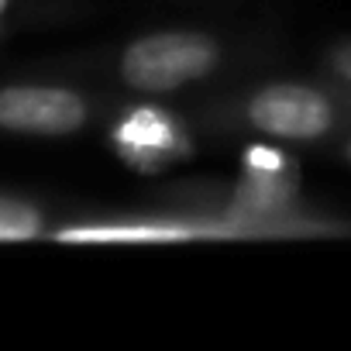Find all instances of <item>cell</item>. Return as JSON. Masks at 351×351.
Returning <instances> with one entry per match:
<instances>
[{"instance_id": "6da1fadb", "label": "cell", "mask_w": 351, "mask_h": 351, "mask_svg": "<svg viewBox=\"0 0 351 351\" xmlns=\"http://www.w3.org/2000/svg\"><path fill=\"white\" fill-rule=\"evenodd\" d=\"M341 93L320 83L272 80L228 104V124L248 128L272 141H324L341 128Z\"/></svg>"}, {"instance_id": "7a4b0ae2", "label": "cell", "mask_w": 351, "mask_h": 351, "mask_svg": "<svg viewBox=\"0 0 351 351\" xmlns=\"http://www.w3.org/2000/svg\"><path fill=\"white\" fill-rule=\"evenodd\" d=\"M224 62V45L204 32H152L124 45L117 76L138 93H176L207 80Z\"/></svg>"}, {"instance_id": "3957f363", "label": "cell", "mask_w": 351, "mask_h": 351, "mask_svg": "<svg viewBox=\"0 0 351 351\" xmlns=\"http://www.w3.org/2000/svg\"><path fill=\"white\" fill-rule=\"evenodd\" d=\"M107 145L131 172L141 176H158L197 155V138L183 114L152 100L124 104L107 124Z\"/></svg>"}, {"instance_id": "277c9868", "label": "cell", "mask_w": 351, "mask_h": 351, "mask_svg": "<svg viewBox=\"0 0 351 351\" xmlns=\"http://www.w3.org/2000/svg\"><path fill=\"white\" fill-rule=\"evenodd\" d=\"M90 121V100L69 86L18 83L0 90V128L14 134L66 138Z\"/></svg>"}, {"instance_id": "5b68a950", "label": "cell", "mask_w": 351, "mask_h": 351, "mask_svg": "<svg viewBox=\"0 0 351 351\" xmlns=\"http://www.w3.org/2000/svg\"><path fill=\"white\" fill-rule=\"evenodd\" d=\"M45 234V214L21 200L0 193V241H35Z\"/></svg>"}, {"instance_id": "8992f818", "label": "cell", "mask_w": 351, "mask_h": 351, "mask_svg": "<svg viewBox=\"0 0 351 351\" xmlns=\"http://www.w3.org/2000/svg\"><path fill=\"white\" fill-rule=\"evenodd\" d=\"M324 62H327L330 80H334V83H341V86L351 93V38H348V42L330 45V49H327V56H324Z\"/></svg>"}, {"instance_id": "52a82bcc", "label": "cell", "mask_w": 351, "mask_h": 351, "mask_svg": "<svg viewBox=\"0 0 351 351\" xmlns=\"http://www.w3.org/2000/svg\"><path fill=\"white\" fill-rule=\"evenodd\" d=\"M344 158L351 162V138H348V145H344Z\"/></svg>"}, {"instance_id": "ba28073f", "label": "cell", "mask_w": 351, "mask_h": 351, "mask_svg": "<svg viewBox=\"0 0 351 351\" xmlns=\"http://www.w3.org/2000/svg\"><path fill=\"white\" fill-rule=\"evenodd\" d=\"M8 8H11V0H0V14H4Z\"/></svg>"}]
</instances>
